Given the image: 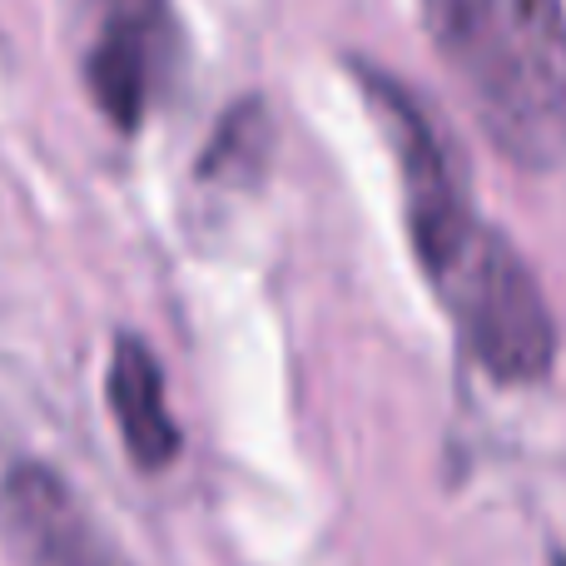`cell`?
<instances>
[{"mask_svg": "<svg viewBox=\"0 0 566 566\" xmlns=\"http://www.w3.org/2000/svg\"><path fill=\"white\" fill-rule=\"evenodd\" d=\"M422 20L492 149L532 175L566 165L562 0H422Z\"/></svg>", "mask_w": 566, "mask_h": 566, "instance_id": "6da1fadb", "label": "cell"}, {"mask_svg": "<svg viewBox=\"0 0 566 566\" xmlns=\"http://www.w3.org/2000/svg\"><path fill=\"white\" fill-rule=\"evenodd\" d=\"M462 348L482 373L502 388H532L547 382L557 368V318L542 293L532 264L512 249L507 234L482 224V234L462 249V259L438 283Z\"/></svg>", "mask_w": 566, "mask_h": 566, "instance_id": "7a4b0ae2", "label": "cell"}, {"mask_svg": "<svg viewBox=\"0 0 566 566\" xmlns=\"http://www.w3.org/2000/svg\"><path fill=\"white\" fill-rule=\"evenodd\" d=\"M353 75H358V90L368 99V109L378 115L392 155H398L402 219H408L412 254H418L422 274L438 283L462 259V249L482 234L458 145L438 125V115L398 75L368 65V60H353Z\"/></svg>", "mask_w": 566, "mask_h": 566, "instance_id": "3957f363", "label": "cell"}, {"mask_svg": "<svg viewBox=\"0 0 566 566\" xmlns=\"http://www.w3.org/2000/svg\"><path fill=\"white\" fill-rule=\"evenodd\" d=\"M90 10H95V40L80 60L85 90L119 135H135L185 50L175 6L169 0H90Z\"/></svg>", "mask_w": 566, "mask_h": 566, "instance_id": "277c9868", "label": "cell"}, {"mask_svg": "<svg viewBox=\"0 0 566 566\" xmlns=\"http://www.w3.org/2000/svg\"><path fill=\"white\" fill-rule=\"evenodd\" d=\"M0 537L20 566H119L65 478L30 458L0 478Z\"/></svg>", "mask_w": 566, "mask_h": 566, "instance_id": "5b68a950", "label": "cell"}, {"mask_svg": "<svg viewBox=\"0 0 566 566\" xmlns=\"http://www.w3.org/2000/svg\"><path fill=\"white\" fill-rule=\"evenodd\" d=\"M105 398H109V412H115V428H119L129 462L139 472L175 468L179 448H185V432H179L175 412H169L165 368H159V353L129 328L109 348Z\"/></svg>", "mask_w": 566, "mask_h": 566, "instance_id": "8992f818", "label": "cell"}, {"mask_svg": "<svg viewBox=\"0 0 566 566\" xmlns=\"http://www.w3.org/2000/svg\"><path fill=\"white\" fill-rule=\"evenodd\" d=\"M269 155H274V119L259 95H244L219 115L214 135H209L205 155L195 165L199 185H224V189H249L269 175Z\"/></svg>", "mask_w": 566, "mask_h": 566, "instance_id": "52a82bcc", "label": "cell"}]
</instances>
